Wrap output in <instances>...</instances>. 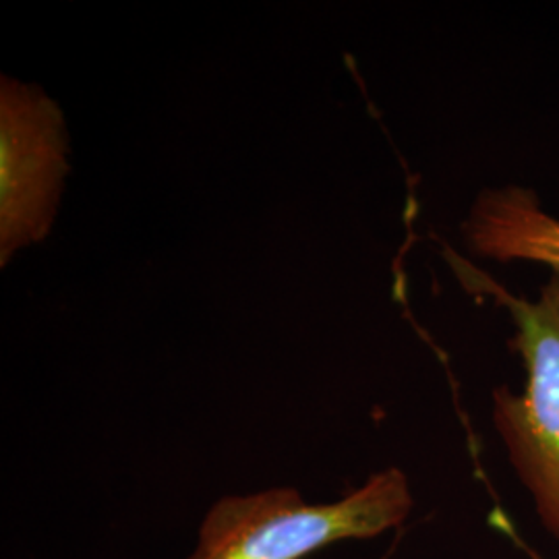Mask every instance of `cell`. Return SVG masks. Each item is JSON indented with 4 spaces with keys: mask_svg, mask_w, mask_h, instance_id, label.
Segmentation results:
<instances>
[{
    "mask_svg": "<svg viewBox=\"0 0 559 559\" xmlns=\"http://www.w3.org/2000/svg\"><path fill=\"white\" fill-rule=\"evenodd\" d=\"M475 288L512 316L516 348L526 367L522 394L493 392V425L520 483L531 493L543 528L559 543V276L537 300L512 295L496 280L471 270Z\"/></svg>",
    "mask_w": 559,
    "mask_h": 559,
    "instance_id": "cell-2",
    "label": "cell"
},
{
    "mask_svg": "<svg viewBox=\"0 0 559 559\" xmlns=\"http://www.w3.org/2000/svg\"><path fill=\"white\" fill-rule=\"evenodd\" d=\"M411 512V483L399 468L336 501H307L295 487L224 496L205 512L187 559H307L342 540L376 539Z\"/></svg>",
    "mask_w": 559,
    "mask_h": 559,
    "instance_id": "cell-1",
    "label": "cell"
},
{
    "mask_svg": "<svg viewBox=\"0 0 559 559\" xmlns=\"http://www.w3.org/2000/svg\"><path fill=\"white\" fill-rule=\"evenodd\" d=\"M59 110L15 83L2 94V255L46 233L62 179Z\"/></svg>",
    "mask_w": 559,
    "mask_h": 559,
    "instance_id": "cell-3",
    "label": "cell"
},
{
    "mask_svg": "<svg viewBox=\"0 0 559 559\" xmlns=\"http://www.w3.org/2000/svg\"><path fill=\"white\" fill-rule=\"evenodd\" d=\"M464 235L480 258L533 261L559 276V221L531 189L508 185L483 191L464 222Z\"/></svg>",
    "mask_w": 559,
    "mask_h": 559,
    "instance_id": "cell-4",
    "label": "cell"
},
{
    "mask_svg": "<svg viewBox=\"0 0 559 559\" xmlns=\"http://www.w3.org/2000/svg\"><path fill=\"white\" fill-rule=\"evenodd\" d=\"M533 558H535V559H539V558H537V556H533Z\"/></svg>",
    "mask_w": 559,
    "mask_h": 559,
    "instance_id": "cell-5",
    "label": "cell"
}]
</instances>
